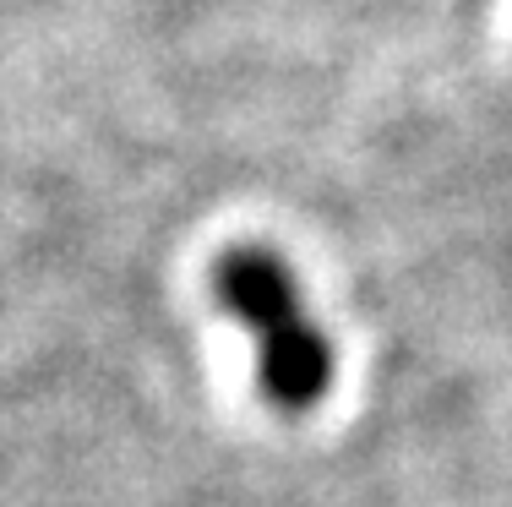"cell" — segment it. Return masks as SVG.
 Instances as JSON below:
<instances>
[{
  "instance_id": "1",
  "label": "cell",
  "mask_w": 512,
  "mask_h": 507,
  "mask_svg": "<svg viewBox=\"0 0 512 507\" xmlns=\"http://www.w3.org/2000/svg\"><path fill=\"white\" fill-rule=\"evenodd\" d=\"M213 289L224 300V311L256 344V382H262V393L278 409H289V415L322 404V393L333 388V344L316 328L289 262L256 246L229 251L213 268Z\"/></svg>"
}]
</instances>
